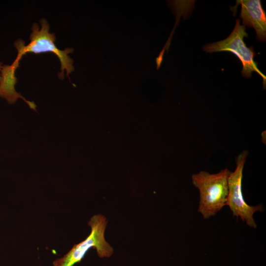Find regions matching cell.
Masks as SVG:
<instances>
[{
	"mask_svg": "<svg viewBox=\"0 0 266 266\" xmlns=\"http://www.w3.org/2000/svg\"><path fill=\"white\" fill-rule=\"evenodd\" d=\"M41 28L36 23H34L32 27V33L30 36V42L25 45V42L21 40H16L14 46L17 50V56L11 65L15 69L19 66V62L22 56L27 53L40 54L51 52L58 56L61 63V72L58 73V77L63 79L64 71H66V76L74 71L73 61L68 55L73 52L72 48H67L64 50L58 49L55 44L56 36L54 33H50L49 25L45 19L40 21Z\"/></svg>",
	"mask_w": 266,
	"mask_h": 266,
	"instance_id": "obj_1",
	"label": "cell"
},
{
	"mask_svg": "<svg viewBox=\"0 0 266 266\" xmlns=\"http://www.w3.org/2000/svg\"><path fill=\"white\" fill-rule=\"evenodd\" d=\"M230 172L226 168L216 173L201 171L192 175L193 184L200 192L198 211L204 219L214 216L226 205Z\"/></svg>",
	"mask_w": 266,
	"mask_h": 266,
	"instance_id": "obj_2",
	"label": "cell"
},
{
	"mask_svg": "<svg viewBox=\"0 0 266 266\" xmlns=\"http://www.w3.org/2000/svg\"><path fill=\"white\" fill-rule=\"evenodd\" d=\"M107 225L106 218L101 214L95 215L88 222L91 233L87 238L74 245L66 254L53 262V266H74L80 263L91 248H95L100 258L110 257L113 253L112 247L104 238Z\"/></svg>",
	"mask_w": 266,
	"mask_h": 266,
	"instance_id": "obj_3",
	"label": "cell"
},
{
	"mask_svg": "<svg viewBox=\"0 0 266 266\" xmlns=\"http://www.w3.org/2000/svg\"><path fill=\"white\" fill-rule=\"evenodd\" d=\"M246 27L240 25L239 19L236 20L235 27L230 35L224 40L205 45L203 51L207 53L229 51L235 55L242 65L241 74L246 78H250L253 71L259 74L263 80L264 87L266 86V76L259 69L254 58L255 53L253 47H247L243 39L248 35Z\"/></svg>",
	"mask_w": 266,
	"mask_h": 266,
	"instance_id": "obj_4",
	"label": "cell"
},
{
	"mask_svg": "<svg viewBox=\"0 0 266 266\" xmlns=\"http://www.w3.org/2000/svg\"><path fill=\"white\" fill-rule=\"evenodd\" d=\"M249 152L244 150L236 158V167L233 172H230L228 177V194L226 205H228L232 212L233 216L245 222L249 227L256 229V223L253 218L257 211L262 212V204L252 206L248 204L243 199L242 192V180L245 163Z\"/></svg>",
	"mask_w": 266,
	"mask_h": 266,
	"instance_id": "obj_5",
	"label": "cell"
},
{
	"mask_svg": "<svg viewBox=\"0 0 266 266\" xmlns=\"http://www.w3.org/2000/svg\"><path fill=\"white\" fill-rule=\"evenodd\" d=\"M236 3L241 4L240 16L243 25L253 27L256 31V38L260 41L266 40V15L262 7L261 0H241Z\"/></svg>",
	"mask_w": 266,
	"mask_h": 266,
	"instance_id": "obj_6",
	"label": "cell"
},
{
	"mask_svg": "<svg viewBox=\"0 0 266 266\" xmlns=\"http://www.w3.org/2000/svg\"><path fill=\"white\" fill-rule=\"evenodd\" d=\"M2 66H3L2 65V63L0 62V70H1V69L2 68Z\"/></svg>",
	"mask_w": 266,
	"mask_h": 266,
	"instance_id": "obj_7",
	"label": "cell"
}]
</instances>
